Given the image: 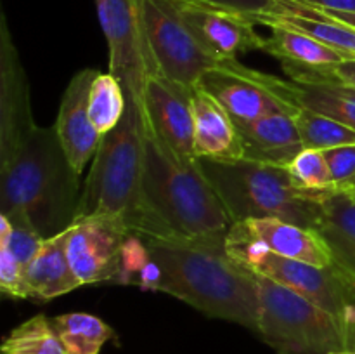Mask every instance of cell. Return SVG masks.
<instances>
[{
    "instance_id": "2e32d148",
    "label": "cell",
    "mask_w": 355,
    "mask_h": 354,
    "mask_svg": "<svg viewBox=\"0 0 355 354\" xmlns=\"http://www.w3.org/2000/svg\"><path fill=\"white\" fill-rule=\"evenodd\" d=\"M288 80V97L298 108L318 111L355 130V89L342 82L333 68L283 62Z\"/></svg>"
},
{
    "instance_id": "d6a6232c",
    "label": "cell",
    "mask_w": 355,
    "mask_h": 354,
    "mask_svg": "<svg viewBox=\"0 0 355 354\" xmlns=\"http://www.w3.org/2000/svg\"><path fill=\"white\" fill-rule=\"evenodd\" d=\"M333 73L338 76L342 82L349 83L355 89V59H345L340 65L333 66Z\"/></svg>"
},
{
    "instance_id": "d6986e66",
    "label": "cell",
    "mask_w": 355,
    "mask_h": 354,
    "mask_svg": "<svg viewBox=\"0 0 355 354\" xmlns=\"http://www.w3.org/2000/svg\"><path fill=\"white\" fill-rule=\"evenodd\" d=\"M245 146V158L267 165L288 167L302 151L300 132L295 115L274 113L238 127Z\"/></svg>"
},
{
    "instance_id": "3957f363",
    "label": "cell",
    "mask_w": 355,
    "mask_h": 354,
    "mask_svg": "<svg viewBox=\"0 0 355 354\" xmlns=\"http://www.w3.org/2000/svg\"><path fill=\"white\" fill-rule=\"evenodd\" d=\"M144 242L162 273L158 292L180 298L210 318L227 319L259 333L257 276L236 262L225 246L156 238Z\"/></svg>"
},
{
    "instance_id": "30bf717a",
    "label": "cell",
    "mask_w": 355,
    "mask_h": 354,
    "mask_svg": "<svg viewBox=\"0 0 355 354\" xmlns=\"http://www.w3.org/2000/svg\"><path fill=\"white\" fill-rule=\"evenodd\" d=\"M97 16L110 51V73L120 80L125 96L144 101L155 75L139 0H96Z\"/></svg>"
},
{
    "instance_id": "4dcf8cb0",
    "label": "cell",
    "mask_w": 355,
    "mask_h": 354,
    "mask_svg": "<svg viewBox=\"0 0 355 354\" xmlns=\"http://www.w3.org/2000/svg\"><path fill=\"white\" fill-rule=\"evenodd\" d=\"M342 330L347 340V349H355V278L345 280V304H343Z\"/></svg>"
},
{
    "instance_id": "7402d4cb",
    "label": "cell",
    "mask_w": 355,
    "mask_h": 354,
    "mask_svg": "<svg viewBox=\"0 0 355 354\" xmlns=\"http://www.w3.org/2000/svg\"><path fill=\"white\" fill-rule=\"evenodd\" d=\"M80 287L66 253V231L45 238L28 267L26 298L51 301Z\"/></svg>"
},
{
    "instance_id": "83f0119b",
    "label": "cell",
    "mask_w": 355,
    "mask_h": 354,
    "mask_svg": "<svg viewBox=\"0 0 355 354\" xmlns=\"http://www.w3.org/2000/svg\"><path fill=\"white\" fill-rule=\"evenodd\" d=\"M290 176L298 187L307 191H321L333 186L324 153L319 149H302L288 165Z\"/></svg>"
},
{
    "instance_id": "8fae6325",
    "label": "cell",
    "mask_w": 355,
    "mask_h": 354,
    "mask_svg": "<svg viewBox=\"0 0 355 354\" xmlns=\"http://www.w3.org/2000/svg\"><path fill=\"white\" fill-rule=\"evenodd\" d=\"M132 231L111 215L76 217L66 229V253L82 285L120 280L121 255Z\"/></svg>"
},
{
    "instance_id": "7a4b0ae2",
    "label": "cell",
    "mask_w": 355,
    "mask_h": 354,
    "mask_svg": "<svg viewBox=\"0 0 355 354\" xmlns=\"http://www.w3.org/2000/svg\"><path fill=\"white\" fill-rule=\"evenodd\" d=\"M80 176L59 141L55 125H35L12 156L0 163V214L51 238L73 224Z\"/></svg>"
},
{
    "instance_id": "8992f818",
    "label": "cell",
    "mask_w": 355,
    "mask_h": 354,
    "mask_svg": "<svg viewBox=\"0 0 355 354\" xmlns=\"http://www.w3.org/2000/svg\"><path fill=\"white\" fill-rule=\"evenodd\" d=\"M259 283V335L276 354H331L347 349L335 316L297 292L255 274Z\"/></svg>"
},
{
    "instance_id": "4316f807",
    "label": "cell",
    "mask_w": 355,
    "mask_h": 354,
    "mask_svg": "<svg viewBox=\"0 0 355 354\" xmlns=\"http://www.w3.org/2000/svg\"><path fill=\"white\" fill-rule=\"evenodd\" d=\"M298 132H300L302 144L305 149H326L338 148V146L355 144V130L318 113V111L307 110V108H298L295 113Z\"/></svg>"
},
{
    "instance_id": "9c48e42d",
    "label": "cell",
    "mask_w": 355,
    "mask_h": 354,
    "mask_svg": "<svg viewBox=\"0 0 355 354\" xmlns=\"http://www.w3.org/2000/svg\"><path fill=\"white\" fill-rule=\"evenodd\" d=\"M198 87L225 108L236 127H243L274 113L298 111L288 97V80L243 66L238 59L224 62L201 76Z\"/></svg>"
},
{
    "instance_id": "d590c367",
    "label": "cell",
    "mask_w": 355,
    "mask_h": 354,
    "mask_svg": "<svg viewBox=\"0 0 355 354\" xmlns=\"http://www.w3.org/2000/svg\"><path fill=\"white\" fill-rule=\"evenodd\" d=\"M342 187H349V189H352V191H355V180H352V183L349 184V186H342Z\"/></svg>"
},
{
    "instance_id": "836d02e7",
    "label": "cell",
    "mask_w": 355,
    "mask_h": 354,
    "mask_svg": "<svg viewBox=\"0 0 355 354\" xmlns=\"http://www.w3.org/2000/svg\"><path fill=\"white\" fill-rule=\"evenodd\" d=\"M319 10H321L322 14H326V16L335 17V19L342 21V23L355 28V12H342V10H322V9H319Z\"/></svg>"
},
{
    "instance_id": "484cf974",
    "label": "cell",
    "mask_w": 355,
    "mask_h": 354,
    "mask_svg": "<svg viewBox=\"0 0 355 354\" xmlns=\"http://www.w3.org/2000/svg\"><path fill=\"white\" fill-rule=\"evenodd\" d=\"M125 92L120 80L111 73H101L94 78L89 96L90 121L101 135L118 127L125 115Z\"/></svg>"
},
{
    "instance_id": "44dd1931",
    "label": "cell",
    "mask_w": 355,
    "mask_h": 354,
    "mask_svg": "<svg viewBox=\"0 0 355 354\" xmlns=\"http://www.w3.org/2000/svg\"><path fill=\"white\" fill-rule=\"evenodd\" d=\"M279 10L274 14H260L253 17L257 24H283L307 33L321 44L335 49L347 59H355V28L342 21L322 14L315 7L295 2V0H277Z\"/></svg>"
},
{
    "instance_id": "e0dca14e",
    "label": "cell",
    "mask_w": 355,
    "mask_h": 354,
    "mask_svg": "<svg viewBox=\"0 0 355 354\" xmlns=\"http://www.w3.org/2000/svg\"><path fill=\"white\" fill-rule=\"evenodd\" d=\"M191 103L194 115V151L198 158L218 162L245 158L241 134L225 108L198 85L193 89Z\"/></svg>"
},
{
    "instance_id": "5b68a950",
    "label": "cell",
    "mask_w": 355,
    "mask_h": 354,
    "mask_svg": "<svg viewBox=\"0 0 355 354\" xmlns=\"http://www.w3.org/2000/svg\"><path fill=\"white\" fill-rule=\"evenodd\" d=\"M232 222L274 217L302 228L318 229L322 215L319 193L298 187L288 167L236 160L198 158Z\"/></svg>"
},
{
    "instance_id": "ba28073f",
    "label": "cell",
    "mask_w": 355,
    "mask_h": 354,
    "mask_svg": "<svg viewBox=\"0 0 355 354\" xmlns=\"http://www.w3.org/2000/svg\"><path fill=\"white\" fill-rule=\"evenodd\" d=\"M155 75L194 89L201 76L224 62L208 54L177 16L170 0H139Z\"/></svg>"
},
{
    "instance_id": "5bb4252c",
    "label": "cell",
    "mask_w": 355,
    "mask_h": 354,
    "mask_svg": "<svg viewBox=\"0 0 355 354\" xmlns=\"http://www.w3.org/2000/svg\"><path fill=\"white\" fill-rule=\"evenodd\" d=\"M30 83L10 37L6 16H0V163L16 153L35 127Z\"/></svg>"
},
{
    "instance_id": "4fadbf2b",
    "label": "cell",
    "mask_w": 355,
    "mask_h": 354,
    "mask_svg": "<svg viewBox=\"0 0 355 354\" xmlns=\"http://www.w3.org/2000/svg\"><path fill=\"white\" fill-rule=\"evenodd\" d=\"M198 44L220 61H232L250 51H263L266 38L255 30V21L245 14L191 0H170Z\"/></svg>"
},
{
    "instance_id": "ffe728a7",
    "label": "cell",
    "mask_w": 355,
    "mask_h": 354,
    "mask_svg": "<svg viewBox=\"0 0 355 354\" xmlns=\"http://www.w3.org/2000/svg\"><path fill=\"white\" fill-rule=\"evenodd\" d=\"M322 215L315 231L326 239L333 262L347 276L355 278V193L331 186L319 193Z\"/></svg>"
},
{
    "instance_id": "277c9868",
    "label": "cell",
    "mask_w": 355,
    "mask_h": 354,
    "mask_svg": "<svg viewBox=\"0 0 355 354\" xmlns=\"http://www.w3.org/2000/svg\"><path fill=\"white\" fill-rule=\"evenodd\" d=\"M125 101L118 127L101 139L83 183L76 217L111 215L139 235L144 210V106L132 96H125Z\"/></svg>"
},
{
    "instance_id": "ac0fdd59",
    "label": "cell",
    "mask_w": 355,
    "mask_h": 354,
    "mask_svg": "<svg viewBox=\"0 0 355 354\" xmlns=\"http://www.w3.org/2000/svg\"><path fill=\"white\" fill-rule=\"evenodd\" d=\"M234 224L277 255L319 267L335 266L328 243L315 229L302 228L274 217L248 219Z\"/></svg>"
},
{
    "instance_id": "e575fe53",
    "label": "cell",
    "mask_w": 355,
    "mask_h": 354,
    "mask_svg": "<svg viewBox=\"0 0 355 354\" xmlns=\"http://www.w3.org/2000/svg\"><path fill=\"white\" fill-rule=\"evenodd\" d=\"M331 354H355V349H343V351H336V353Z\"/></svg>"
},
{
    "instance_id": "6da1fadb",
    "label": "cell",
    "mask_w": 355,
    "mask_h": 354,
    "mask_svg": "<svg viewBox=\"0 0 355 354\" xmlns=\"http://www.w3.org/2000/svg\"><path fill=\"white\" fill-rule=\"evenodd\" d=\"M144 144V210L137 236L225 246L234 222L200 163H180L148 127Z\"/></svg>"
},
{
    "instance_id": "f546056e",
    "label": "cell",
    "mask_w": 355,
    "mask_h": 354,
    "mask_svg": "<svg viewBox=\"0 0 355 354\" xmlns=\"http://www.w3.org/2000/svg\"><path fill=\"white\" fill-rule=\"evenodd\" d=\"M191 2L205 3V6L245 14V16L252 17V19L255 16H260V14H274L279 10L277 0H191Z\"/></svg>"
},
{
    "instance_id": "7c38bea8",
    "label": "cell",
    "mask_w": 355,
    "mask_h": 354,
    "mask_svg": "<svg viewBox=\"0 0 355 354\" xmlns=\"http://www.w3.org/2000/svg\"><path fill=\"white\" fill-rule=\"evenodd\" d=\"M193 89L162 75L149 76L144 89V120L151 134L184 165H196Z\"/></svg>"
},
{
    "instance_id": "d4e9b609",
    "label": "cell",
    "mask_w": 355,
    "mask_h": 354,
    "mask_svg": "<svg viewBox=\"0 0 355 354\" xmlns=\"http://www.w3.org/2000/svg\"><path fill=\"white\" fill-rule=\"evenodd\" d=\"M2 354H66L52 318L37 314L14 326L2 342Z\"/></svg>"
},
{
    "instance_id": "f1b7e54d",
    "label": "cell",
    "mask_w": 355,
    "mask_h": 354,
    "mask_svg": "<svg viewBox=\"0 0 355 354\" xmlns=\"http://www.w3.org/2000/svg\"><path fill=\"white\" fill-rule=\"evenodd\" d=\"M322 153L328 163L333 186H349L355 180V144L338 146Z\"/></svg>"
},
{
    "instance_id": "cb8c5ba5",
    "label": "cell",
    "mask_w": 355,
    "mask_h": 354,
    "mask_svg": "<svg viewBox=\"0 0 355 354\" xmlns=\"http://www.w3.org/2000/svg\"><path fill=\"white\" fill-rule=\"evenodd\" d=\"M66 354H99L114 339V330L89 312H68L52 318Z\"/></svg>"
},
{
    "instance_id": "52a82bcc",
    "label": "cell",
    "mask_w": 355,
    "mask_h": 354,
    "mask_svg": "<svg viewBox=\"0 0 355 354\" xmlns=\"http://www.w3.org/2000/svg\"><path fill=\"white\" fill-rule=\"evenodd\" d=\"M225 252L252 273L269 278L297 292L302 297L309 298L315 305L335 316L342 325L347 274L342 273L336 266L319 267L302 262V260L277 255L259 239L246 235L236 224H232L225 238Z\"/></svg>"
},
{
    "instance_id": "1f68e13d",
    "label": "cell",
    "mask_w": 355,
    "mask_h": 354,
    "mask_svg": "<svg viewBox=\"0 0 355 354\" xmlns=\"http://www.w3.org/2000/svg\"><path fill=\"white\" fill-rule=\"evenodd\" d=\"M305 6L322 10H342V12H355V0H295Z\"/></svg>"
},
{
    "instance_id": "603a6c76",
    "label": "cell",
    "mask_w": 355,
    "mask_h": 354,
    "mask_svg": "<svg viewBox=\"0 0 355 354\" xmlns=\"http://www.w3.org/2000/svg\"><path fill=\"white\" fill-rule=\"evenodd\" d=\"M270 35L266 38L263 52L276 56L283 62L309 68H333L345 61V56L335 49L321 44L307 33L283 26V24H269Z\"/></svg>"
},
{
    "instance_id": "9a60e30c",
    "label": "cell",
    "mask_w": 355,
    "mask_h": 354,
    "mask_svg": "<svg viewBox=\"0 0 355 354\" xmlns=\"http://www.w3.org/2000/svg\"><path fill=\"white\" fill-rule=\"evenodd\" d=\"M97 75L99 71L96 68H85L69 80L54 124L66 158L78 176H82L87 163L96 156L103 139L89 115L90 87Z\"/></svg>"
},
{
    "instance_id": "8d00e7d4",
    "label": "cell",
    "mask_w": 355,
    "mask_h": 354,
    "mask_svg": "<svg viewBox=\"0 0 355 354\" xmlns=\"http://www.w3.org/2000/svg\"><path fill=\"white\" fill-rule=\"evenodd\" d=\"M354 193H355V191H354Z\"/></svg>"
}]
</instances>
